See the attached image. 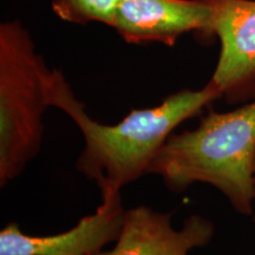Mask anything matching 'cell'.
Returning a JSON list of instances; mask_svg holds the SVG:
<instances>
[{"label": "cell", "instance_id": "obj_5", "mask_svg": "<svg viewBox=\"0 0 255 255\" xmlns=\"http://www.w3.org/2000/svg\"><path fill=\"white\" fill-rule=\"evenodd\" d=\"M212 7L210 36L221 43L210 82L222 96L239 98L255 90V0H205Z\"/></svg>", "mask_w": 255, "mask_h": 255}, {"label": "cell", "instance_id": "obj_4", "mask_svg": "<svg viewBox=\"0 0 255 255\" xmlns=\"http://www.w3.org/2000/svg\"><path fill=\"white\" fill-rule=\"evenodd\" d=\"M102 201L75 227L55 235H28L15 223L0 232V255H97L116 241L126 215L121 191L101 194Z\"/></svg>", "mask_w": 255, "mask_h": 255}, {"label": "cell", "instance_id": "obj_7", "mask_svg": "<svg viewBox=\"0 0 255 255\" xmlns=\"http://www.w3.org/2000/svg\"><path fill=\"white\" fill-rule=\"evenodd\" d=\"M214 233L213 222L203 216L191 215L176 229L170 213L139 206L126 210L116 245L97 255H188L208 245Z\"/></svg>", "mask_w": 255, "mask_h": 255}, {"label": "cell", "instance_id": "obj_6", "mask_svg": "<svg viewBox=\"0 0 255 255\" xmlns=\"http://www.w3.org/2000/svg\"><path fill=\"white\" fill-rule=\"evenodd\" d=\"M212 15L205 0H122L110 26L128 43L174 45L188 32L210 36Z\"/></svg>", "mask_w": 255, "mask_h": 255}, {"label": "cell", "instance_id": "obj_2", "mask_svg": "<svg viewBox=\"0 0 255 255\" xmlns=\"http://www.w3.org/2000/svg\"><path fill=\"white\" fill-rule=\"evenodd\" d=\"M255 98L228 113L212 111L194 130L171 133L148 174L158 175L180 193L207 183L242 215L254 213Z\"/></svg>", "mask_w": 255, "mask_h": 255}, {"label": "cell", "instance_id": "obj_1", "mask_svg": "<svg viewBox=\"0 0 255 255\" xmlns=\"http://www.w3.org/2000/svg\"><path fill=\"white\" fill-rule=\"evenodd\" d=\"M222 97L209 82L200 90H181L161 104L136 109L117 124H103L89 116L63 73L53 70L51 107L63 110L84 138L77 169L97 183L101 194L121 191L149 173V168L175 128Z\"/></svg>", "mask_w": 255, "mask_h": 255}, {"label": "cell", "instance_id": "obj_3", "mask_svg": "<svg viewBox=\"0 0 255 255\" xmlns=\"http://www.w3.org/2000/svg\"><path fill=\"white\" fill-rule=\"evenodd\" d=\"M53 70L19 21L0 26V186L18 177L38 155L43 116L51 107Z\"/></svg>", "mask_w": 255, "mask_h": 255}, {"label": "cell", "instance_id": "obj_8", "mask_svg": "<svg viewBox=\"0 0 255 255\" xmlns=\"http://www.w3.org/2000/svg\"><path fill=\"white\" fill-rule=\"evenodd\" d=\"M122 0H52L53 12L75 24L102 23L111 25Z\"/></svg>", "mask_w": 255, "mask_h": 255}, {"label": "cell", "instance_id": "obj_9", "mask_svg": "<svg viewBox=\"0 0 255 255\" xmlns=\"http://www.w3.org/2000/svg\"><path fill=\"white\" fill-rule=\"evenodd\" d=\"M254 190H255V163H254ZM254 220H255V196H254V213H253Z\"/></svg>", "mask_w": 255, "mask_h": 255}]
</instances>
